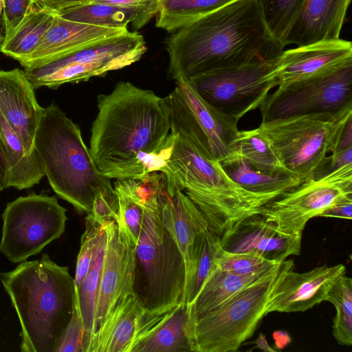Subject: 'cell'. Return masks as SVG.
Returning a JSON list of instances; mask_svg holds the SVG:
<instances>
[{
  "instance_id": "19",
  "label": "cell",
  "mask_w": 352,
  "mask_h": 352,
  "mask_svg": "<svg viewBox=\"0 0 352 352\" xmlns=\"http://www.w3.org/2000/svg\"><path fill=\"white\" fill-rule=\"evenodd\" d=\"M128 28L100 27L67 20L55 14L52 23L37 48L22 65L33 67L54 60L91 43L120 34Z\"/></svg>"
},
{
  "instance_id": "18",
  "label": "cell",
  "mask_w": 352,
  "mask_h": 352,
  "mask_svg": "<svg viewBox=\"0 0 352 352\" xmlns=\"http://www.w3.org/2000/svg\"><path fill=\"white\" fill-rule=\"evenodd\" d=\"M352 59V43L323 41L283 50L274 63L278 86L305 78Z\"/></svg>"
},
{
  "instance_id": "22",
  "label": "cell",
  "mask_w": 352,
  "mask_h": 352,
  "mask_svg": "<svg viewBox=\"0 0 352 352\" xmlns=\"http://www.w3.org/2000/svg\"><path fill=\"white\" fill-rule=\"evenodd\" d=\"M188 304L181 301L162 314L147 316L131 352H192L186 333Z\"/></svg>"
},
{
  "instance_id": "23",
  "label": "cell",
  "mask_w": 352,
  "mask_h": 352,
  "mask_svg": "<svg viewBox=\"0 0 352 352\" xmlns=\"http://www.w3.org/2000/svg\"><path fill=\"white\" fill-rule=\"evenodd\" d=\"M160 1L144 7H123L98 3H85L63 8L54 14L67 20L100 27L135 29L144 26L157 14Z\"/></svg>"
},
{
  "instance_id": "38",
  "label": "cell",
  "mask_w": 352,
  "mask_h": 352,
  "mask_svg": "<svg viewBox=\"0 0 352 352\" xmlns=\"http://www.w3.org/2000/svg\"><path fill=\"white\" fill-rule=\"evenodd\" d=\"M38 3L36 0H3L4 39L8 38Z\"/></svg>"
},
{
  "instance_id": "37",
  "label": "cell",
  "mask_w": 352,
  "mask_h": 352,
  "mask_svg": "<svg viewBox=\"0 0 352 352\" xmlns=\"http://www.w3.org/2000/svg\"><path fill=\"white\" fill-rule=\"evenodd\" d=\"M55 352H85V329L76 306Z\"/></svg>"
},
{
  "instance_id": "31",
  "label": "cell",
  "mask_w": 352,
  "mask_h": 352,
  "mask_svg": "<svg viewBox=\"0 0 352 352\" xmlns=\"http://www.w3.org/2000/svg\"><path fill=\"white\" fill-rule=\"evenodd\" d=\"M233 0H160L157 28L173 32Z\"/></svg>"
},
{
  "instance_id": "26",
  "label": "cell",
  "mask_w": 352,
  "mask_h": 352,
  "mask_svg": "<svg viewBox=\"0 0 352 352\" xmlns=\"http://www.w3.org/2000/svg\"><path fill=\"white\" fill-rule=\"evenodd\" d=\"M168 195L173 231L184 260L186 280L197 239L208 226L202 214L183 191L175 189Z\"/></svg>"
},
{
  "instance_id": "39",
  "label": "cell",
  "mask_w": 352,
  "mask_h": 352,
  "mask_svg": "<svg viewBox=\"0 0 352 352\" xmlns=\"http://www.w3.org/2000/svg\"><path fill=\"white\" fill-rule=\"evenodd\" d=\"M333 320V335L342 346L352 345V307L336 305Z\"/></svg>"
},
{
  "instance_id": "21",
  "label": "cell",
  "mask_w": 352,
  "mask_h": 352,
  "mask_svg": "<svg viewBox=\"0 0 352 352\" xmlns=\"http://www.w3.org/2000/svg\"><path fill=\"white\" fill-rule=\"evenodd\" d=\"M147 316L137 293L128 294L94 335L88 352H131Z\"/></svg>"
},
{
  "instance_id": "47",
  "label": "cell",
  "mask_w": 352,
  "mask_h": 352,
  "mask_svg": "<svg viewBox=\"0 0 352 352\" xmlns=\"http://www.w3.org/2000/svg\"><path fill=\"white\" fill-rule=\"evenodd\" d=\"M3 0H0V15L1 12L3 11Z\"/></svg>"
},
{
  "instance_id": "10",
  "label": "cell",
  "mask_w": 352,
  "mask_h": 352,
  "mask_svg": "<svg viewBox=\"0 0 352 352\" xmlns=\"http://www.w3.org/2000/svg\"><path fill=\"white\" fill-rule=\"evenodd\" d=\"M66 212L54 196L32 193L8 203L2 214L1 252L14 263L40 253L64 232Z\"/></svg>"
},
{
  "instance_id": "40",
  "label": "cell",
  "mask_w": 352,
  "mask_h": 352,
  "mask_svg": "<svg viewBox=\"0 0 352 352\" xmlns=\"http://www.w3.org/2000/svg\"><path fill=\"white\" fill-rule=\"evenodd\" d=\"M318 217H336L351 220L352 197L343 199L322 211Z\"/></svg>"
},
{
  "instance_id": "17",
  "label": "cell",
  "mask_w": 352,
  "mask_h": 352,
  "mask_svg": "<svg viewBox=\"0 0 352 352\" xmlns=\"http://www.w3.org/2000/svg\"><path fill=\"white\" fill-rule=\"evenodd\" d=\"M34 88L23 70H0V114L28 152H34V139L43 114Z\"/></svg>"
},
{
  "instance_id": "27",
  "label": "cell",
  "mask_w": 352,
  "mask_h": 352,
  "mask_svg": "<svg viewBox=\"0 0 352 352\" xmlns=\"http://www.w3.org/2000/svg\"><path fill=\"white\" fill-rule=\"evenodd\" d=\"M0 133L9 167V186L30 188L45 176L35 152H28L21 141L0 114Z\"/></svg>"
},
{
  "instance_id": "45",
  "label": "cell",
  "mask_w": 352,
  "mask_h": 352,
  "mask_svg": "<svg viewBox=\"0 0 352 352\" xmlns=\"http://www.w3.org/2000/svg\"><path fill=\"white\" fill-rule=\"evenodd\" d=\"M274 339L275 340V343L276 347L278 349H283L287 345L291 340L289 336L285 332L282 331H276L274 333Z\"/></svg>"
},
{
  "instance_id": "41",
  "label": "cell",
  "mask_w": 352,
  "mask_h": 352,
  "mask_svg": "<svg viewBox=\"0 0 352 352\" xmlns=\"http://www.w3.org/2000/svg\"><path fill=\"white\" fill-rule=\"evenodd\" d=\"M89 0H36L39 6L43 7L54 13L72 6L81 4Z\"/></svg>"
},
{
  "instance_id": "42",
  "label": "cell",
  "mask_w": 352,
  "mask_h": 352,
  "mask_svg": "<svg viewBox=\"0 0 352 352\" xmlns=\"http://www.w3.org/2000/svg\"><path fill=\"white\" fill-rule=\"evenodd\" d=\"M9 167L0 133V192L9 188Z\"/></svg>"
},
{
  "instance_id": "46",
  "label": "cell",
  "mask_w": 352,
  "mask_h": 352,
  "mask_svg": "<svg viewBox=\"0 0 352 352\" xmlns=\"http://www.w3.org/2000/svg\"><path fill=\"white\" fill-rule=\"evenodd\" d=\"M255 344H256L257 348H259L262 350L267 351H274V350L269 346L267 342L265 336L262 333H260L258 338L255 340Z\"/></svg>"
},
{
  "instance_id": "1",
  "label": "cell",
  "mask_w": 352,
  "mask_h": 352,
  "mask_svg": "<svg viewBox=\"0 0 352 352\" xmlns=\"http://www.w3.org/2000/svg\"><path fill=\"white\" fill-rule=\"evenodd\" d=\"M89 151L105 177L140 179L149 173H164L176 135L165 97L131 82H120L97 98Z\"/></svg>"
},
{
  "instance_id": "28",
  "label": "cell",
  "mask_w": 352,
  "mask_h": 352,
  "mask_svg": "<svg viewBox=\"0 0 352 352\" xmlns=\"http://www.w3.org/2000/svg\"><path fill=\"white\" fill-rule=\"evenodd\" d=\"M55 14L37 4L7 38L0 51L22 65L37 48L51 26Z\"/></svg>"
},
{
  "instance_id": "11",
  "label": "cell",
  "mask_w": 352,
  "mask_h": 352,
  "mask_svg": "<svg viewBox=\"0 0 352 352\" xmlns=\"http://www.w3.org/2000/svg\"><path fill=\"white\" fill-rule=\"evenodd\" d=\"M165 97L172 132L182 135L207 156L221 162L232 154L238 121L206 101L189 80L175 81Z\"/></svg>"
},
{
  "instance_id": "24",
  "label": "cell",
  "mask_w": 352,
  "mask_h": 352,
  "mask_svg": "<svg viewBox=\"0 0 352 352\" xmlns=\"http://www.w3.org/2000/svg\"><path fill=\"white\" fill-rule=\"evenodd\" d=\"M280 263L274 268L248 275L221 270L213 263L197 296L188 304V320H194L217 307L241 289L274 271Z\"/></svg>"
},
{
  "instance_id": "20",
  "label": "cell",
  "mask_w": 352,
  "mask_h": 352,
  "mask_svg": "<svg viewBox=\"0 0 352 352\" xmlns=\"http://www.w3.org/2000/svg\"><path fill=\"white\" fill-rule=\"evenodd\" d=\"M351 0H305L292 24L284 47L340 38Z\"/></svg>"
},
{
  "instance_id": "32",
  "label": "cell",
  "mask_w": 352,
  "mask_h": 352,
  "mask_svg": "<svg viewBox=\"0 0 352 352\" xmlns=\"http://www.w3.org/2000/svg\"><path fill=\"white\" fill-rule=\"evenodd\" d=\"M219 246V238L208 228L198 236L190 271L185 282L183 300L187 304L191 303L197 296L211 270Z\"/></svg>"
},
{
  "instance_id": "30",
  "label": "cell",
  "mask_w": 352,
  "mask_h": 352,
  "mask_svg": "<svg viewBox=\"0 0 352 352\" xmlns=\"http://www.w3.org/2000/svg\"><path fill=\"white\" fill-rule=\"evenodd\" d=\"M232 154L241 157L253 168L263 172H287L276 155L272 146L258 126L239 131L233 144Z\"/></svg>"
},
{
  "instance_id": "12",
  "label": "cell",
  "mask_w": 352,
  "mask_h": 352,
  "mask_svg": "<svg viewBox=\"0 0 352 352\" xmlns=\"http://www.w3.org/2000/svg\"><path fill=\"white\" fill-rule=\"evenodd\" d=\"M347 197H352V164L302 182L263 206L259 213L283 234H302L311 218Z\"/></svg>"
},
{
  "instance_id": "13",
  "label": "cell",
  "mask_w": 352,
  "mask_h": 352,
  "mask_svg": "<svg viewBox=\"0 0 352 352\" xmlns=\"http://www.w3.org/2000/svg\"><path fill=\"white\" fill-rule=\"evenodd\" d=\"M274 62L255 61L212 70L189 80L206 101L239 122L258 108L270 91L278 86Z\"/></svg>"
},
{
  "instance_id": "8",
  "label": "cell",
  "mask_w": 352,
  "mask_h": 352,
  "mask_svg": "<svg viewBox=\"0 0 352 352\" xmlns=\"http://www.w3.org/2000/svg\"><path fill=\"white\" fill-rule=\"evenodd\" d=\"M352 118V107L337 114H314L261 122L284 168L302 182L311 178L336 148Z\"/></svg>"
},
{
  "instance_id": "6",
  "label": "cell",
  "mask_w": 352,
  "mask_h": 352,
  "mask_svg": "<svg viewBox=\"0 0 352 352\" xmlns=\"http://www.w3.org/2000/svg\"><path fill=\"white\" fill-rule=\"evenodd\" d=\"M33 146L54 191L79 212L90 213L100 195L118 201L111 179L96 167L80 127L54 103L43 108Z\"/></svg>"
},
{
  "instance_id": "7",
  "label": "cell",
  "mask_w": 352,
  "mask_h": 352,
  "mask_svg": "<svg viewBox=\"0 0 352 352\" xmlns=\"http://www.w3.org/2000/svg\"><path fill=\"white\" fill-rule=\"evenodd\" d=\"M292 267L294 261L285 259L274 271L241 289L217 307L187 320L186 333L192 352L238 350L254 334L265 316L274 287Z\"/></svg>"
},
{
  "instance_id": "9",
  "label": "cell",
  "mask_w": 352,
  "mask_h": 352,
  "mask_svg": "<svg viewBox=\"0 0 352 352\" xmlns=\"http://www.w3.org/2000/svg\"><path fill=\"white\" fill-rule=\"evenodd\" d=\"M352 107V59L315 75L282 84L259 107L261 122Z\"/></svg>"
},
{
  "instance_id": "44",
  "label": "cell",
  "mask_w": 352,
  "mask_h": 352,
  "mask_svg": "<svg viewBox=\"0 0 352 352\" xmlns=\"http://www.w3.org/2000/svg\"><path fill=\"white\" fill-rule=\"evenodd\" d=\"M352 147V118L346 123L336 149L333 152L340 151ZM332 152V153H333Z\"/></svg>"
},
{
  "instance_id": "29",
  "label": "cell",
  "mask_w": 352,
  "mask_h": 352,
  "mask_svg": "<svg viewBox=\"0 0 352 352\" xmlns=\"http://www.w3.org/2000/svg\"><path fill=\"white\" fill-rule=\"evenodd\" d=\"M106 245L107 232L103 221L90 267L82 285L76 292V307L85 329V352H88L94 333L95 309Z\"/></svg>"
},
{
  "instance_id": "3",
  "label": "cell",
  "mask_w": 352,
  "mask_h": 352,
  "mask_svg": "<svg viewBox=\"0 0 352 352\" xmlns=\"http://www.w3.org/2000/svg\"><path fill=\"white\" fill-rule=\"evenodd\" d=\"M125 185L144 209L135 246L136 274L140 273L142 280L139 298L148 316L162 314L183 300L186 280L166 175L153 172L140 179H126Z\"/></svg>"
},
{
  "instance_id": "25",
  "label": "cell",
  "mask_w": 352,
  "mask_h": 352,
  "mask_svg": "<svg viewBox=\"0 0 352 352\" xmlns=\"http://www.w3.org/2000/svg\"><path fill=\"white\" fill-rule=\"evenodd\" d=\"M220 164L226 174L239 186L271 201L302 182L289 172L258 170L236 154L230 155Z\"/></svg>"
},
{
  "instance_id": "16",
  "label": "cell",
  "mask_w": 352,
  "mask_h": 352,
  "mask_svg": "<svg viewBox=\"0 0 352 352\" xmlns=\"http://www.w3.org/2000/svg\"><path fill=\"white\" fill-rule=\"evenodd\" d=\"M287 270L274 287L265 315L271 312L307 311L324 301L337 278L346 273L342 264L329 267L323 265L304 273Z\"/></svg>"
},
{
  "instance_id": "2",
  "label": "cell",
  "mask_w": 352,
  "mask_h": 352,
  "mask_svg": "<svg viewBox=\"0 0 352 352\" xmlns=\"http://www.w3.org/2000/svg\"><path fill=\"white\" fill-rule=\"evenodd\" d=\"M168 74L175 81L255 61L274 62L284 47L269 32L258 0H233L167 38Z\"/></svg>"
},
{
  "instance_id": "5",
  "label": "cell",
  "mask_w": 352,
  "mask_h": 352,
  "mask_svg": "<svg viewBox=\"0 0 352 352\" xmlns=\"http://www.w3.org/2000/svg\"><path fill=\"white\" fill-rule=\"evenodd\" d=\"M175 135L164 173L167 192L183 191L202 214L210 230L219 238L271 201L239 186L219 162L207 156L184 136Z\"/></svg>"
},
{
  "instance_id": "48",
  "label": "cell",
  "mask_w": 352,
  "mask_h": 352,
  "mask_svg": "<svg viewBox=\"0 0 352 352\" xmlns=\"http://www.w3.org/2000/svg\"><path fill=\"white\" fill-rule=\"evenodd\" d=\"M3 40H4V36H3V35L0 33V47H1V44H2L3 41Z\"/></svg>"
},
{
  "instance_id": "34",
  "label": "cell",
  "mask_w": 352,
  "mask_h": 352,
  "mask_svg": "<svg viewBox=\"0 0 352 352\" xmlns=\"http://www.w3.org/2000/svg\"><path fill=\"white\" fill-rule=\"evenodd\" d=\"M280 263L249 254L228 252L222 249L221 245L213 260L214 265L219 269L239 275L267 270L278 266Z\"/></svg>"
},
{
  "instance_id": "33",
  "label": "cell",
  "mask_w": 352,
  "mask_h": 352,
  "mask_svg": "<svg viewBox=\"0 0 352 352\" xmlns=\"http://www.w3.org/2000/svg\"><path fill=\"white\" fill-rule=\"evenodd\" d=\"M264 22L283 47L288 31L305 0H258Z\"/></svg>"
},
{
  "instance_id": "36",
  "label": "cell",
  "mask_w": 352,
  "mask_h": 352,
  "mask_svg": "<svg viewBox=\"0 0 352 352\" xmlns=\"http://www.w3.org/2000/svg\"><path fill=\"white\" fill-rule=\"evenodd\" d=\"M113 186L118 198L119 217L124 221L136 245L142 223L144 209L135 195L120 180H116Z\"/></svg>"
},
{
  "instance_id": "15",
  "label": "cell",
  "mask_w": 352,
  "mask_h": 352,
  "mask_svg": "<svg viewBox=\"0 0 352 352\" xmlns=\"http://www.w3.org/2000/svg\"><path fill=\"white\" fill-rule=\"evenodd\" d=\"M301 240L302 234H283L257 212L236 223L219 238V243L228 252L282 262L289 256L300 254Z\"/></svg>"
},
{
  "instance_id": "43",
  "label": "cell",
  "mask_w": 352,
  "mask_h": 352,
  "mask_svg": "<svg viewBox=\"0 0 352 352\" xmlns=\"http://www.w3.org/2000/svg\"><path fill=\"white\" fill-rule=\"evenodd\" d=\"M160 0H89L86 3H98L123 7H144Z\"/></svg>"
},
{
  "instance_id": "4",
  "label": "cell",
  "mask_w": 352,
  "mask_h": 352,
  "mask_svg": "<svg viewBox=\"0 0 352 352\" xmlns=\"http://www.w3.org/2000/svg\"><path fill=\"white\" fill-rule=\"evenodd\" d=\"M21 327V351L55 352L76 306L74 278L43 254L24 261L12 271L1 272Z\"/></svg>"
},
{
  "instance_id": "14",
  "label": "cell",
  "mask_w": 352,
  "mask_h": 352,
  "mask_svg": "<svg viewBox=\"0 0 352 352\" xmlns=\"http://www.w3.org/2000/svg\"><path fill=\"white\" fill-rule=\"evenodd\" d=\"M107 245L98 287L94 317V333L117 304L135 292V243L122 219L104 221Z\"/></svg>"
},
{
  "instance_id": "35",
  "label": "cell",
  "mask_w": 352,
  "mask_h": 352,
  "mask_svg": "<svg viewBox=\"0 0 352 352\" xmlns=\"http://www.w3.org/2000/svg\"><path fill=\"white\" fill-rule=\"evenodd\" d=\"M103 221H104L99 220L91 213L87 214L85 217V229L80 238V250L74 278L76 292L82 285L90 267Z\"/></svg>"
}]
</instances>
